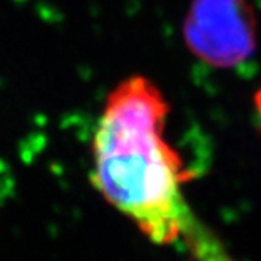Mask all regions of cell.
Returning a JSON list of instances; mask_svg holds the SVG:
<instances>
[{
	"mask_svg": "<svg viewBox=\"0 0 261 261\" xmlns=\"http://www.w3.org/2000/svg\"><path fill=\"white\" fill-rule=\"evenodd\" d=\"M256 104H258V109H259V112H261V91L258 93V98H256Z\"/></svg>",
	"mask_w": 261,
	"mask_h": 261,
	"instance_id": "obj_3",
	"label": "cell"
},
{
	"mask_svg": "<svg viewBox=\"0 0 261 261\" xmlns=\"http://www.w3.org/2000/svg\"><path fill=\"white\" fill-rule=\"evenodd\" d=\"M258 19L250 0H191L182 21L188 50L204 65L230 69L256 50Z\"/></svg>",
	"mask_w": 261,
	"mask_h": 261,
	"instance_id": "obj_2",
	"label": "cell"
},
{
	"mask_svg": "<svg viewBox=\"0 0 261 261\" xmlns=\"http://www.w3.org/2000/svg\"><path fill=\"white\" fill-rule=\"evenodd\" d=\"M169 110L156 84L140 74L112 90L93 139V184L154 244L184 241L197 261H234L184 197L191 175L164 139Z\"/></svg>",
	"mask_w": 261,
	"mask_h": 261,
	"instance_id": "obj_1",
	"label": "cell"
}]
</instances>
